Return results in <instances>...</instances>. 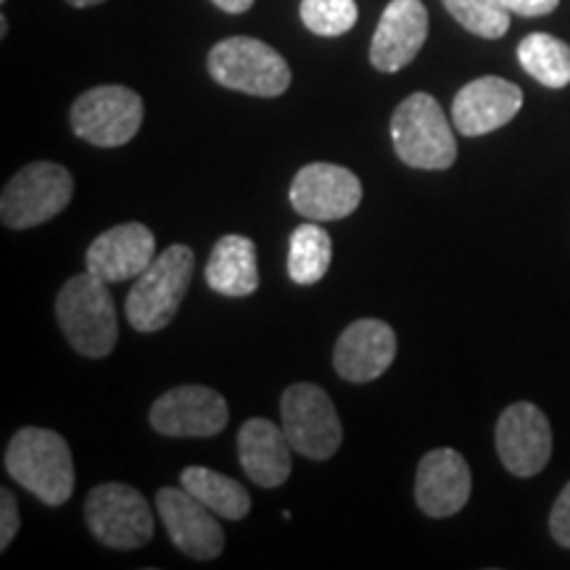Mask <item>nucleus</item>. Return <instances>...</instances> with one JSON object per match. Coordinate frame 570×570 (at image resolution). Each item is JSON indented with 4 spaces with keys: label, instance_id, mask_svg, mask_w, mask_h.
Returning a JSON list of instances; mask_svg holds the SVG:
<instances>
[{
    "label": "nucleus",
    "instance_id": "obj_12",
    "mask_svg": "<svg viewBox=\"0 0 570 570\" xmlns=\"http://www.w3.org/2000/svg\"><path fill=\"white\" fill-rule=\"evenodd\" d=\"M156 510L177 550L194 560H217L225 550V533L219 515L188 489L164 487L156 494Z\"/></svg>",
    "mask_w": 570,
    "mask_h": 570
},
{
    "label": "nucleus",
    "instance_id": "obj_25",
    "mask_svg": "<svg viewBox=\"0 0 570 570\" xmlns=\"http://www.w3.org/2000/svg\"><path fill=\"white\" fill-rule=\"evenodd\" d=\"M302 21L309 32L320 38H338L356 24L354 0H302Z\"/></svg>",
    "mask_w": 570,
    "mask_h": 570
},
{
    "label": "nucleus",
    "instance_id": "obj_19",
    "mask_svg": "<svg viewBox=\"0 0 570 570\" xmlns=\"http://www.w3.org/2000/svg\"><path fill=\"white\" fill-rule=\"evenodd\" d=\"M291 441L267 417H252L238 431L240 468L256 487L275 489L291 475Z\"/></svg>",
    "mask_w": 570,
    "mask_h": 570
},
{
    "label": "nucleus",
    "instance_id": "obj_28",
    "mask_svg": "<svg viewBox=\"0 0 570 570\" xmlns=\"http://www.w3.org/2000/svg\"><path fill=\"white\" fill-rule=\"evenodd\" d=\"M502 6L518 17H547L560 6V0H502Z\"/></svg>",
    "mask_w": 570,
    "mask_h": 570
},
{
    "label": "nucleus",
    "instance_id": "obj_9",
    "mask_svg": "<svg viewBox=\"0 0 570 570\" xmlns=\"http://www.w3.org/2000/svg\"><path fill=\"white\" fill-rule=\"evenodd\" d=\"M142 125V98L125 85H98L71 106V130L98 148L130 142Z\"/></svg>",
    "mask_w": 570,
    "mask_h": 570
},
{
    "label": "nucleus",
    "instance_id": "obj_29",
    "mask_svg": "<svg viewBox=\"0 0 570 570\" xmlns=\"http://www.w3.org/2000/svg\"><path fill=\"white\" fill-rule=\"evenodd\" d=\"M212 3L225 13H246L254 6V0H212Z\"/></svg>",
    "mask_w": 570,
    "mask_h": 570
},
{
    "label": "nucleus",
    "instance_id": "obj_8",
    "mask_svg": "<svg viewBox=\"0 0 570 570\" xmlns=\"http://www.w3.org/2000/svg\"><path fill=\"white\" fill-rule=\"evenodd\" d=\"M283 431L294 452L309 460H331L344 441L338 412L327 391L315 383H294L281 396Z\"/></svg>",
    "mask_w": 570,
    "mask_h": 570
},
{
    "label": "nucleus",
    "instance_id": "obj_27",
    "mask_svg": "<svg viewBox=\"0 0 570 570\" xmlns=\"http://www.w3.org/2000/svg\"><path fill=\"white\" fill-rule=\"evenodd\" d=\"M19 533V504L9 489L0 491V550H9L11 539Z\"/></svg>",
    "mask_w": 570,
    "mask_h": 570
},
{
    "label": "nucleus",
    "instance_id": "obj_10",
    "mask_svg": "<svg viewBox=\"0 0 570 570\" xmlns=\"http://www.w3.org/2000/svg\"><path fill=\"white\" fill-rule=\"evenodd\" d=\"M362 183L352 169L338 164H306L291 183V206L312 223H336L356 212Z\"/></svg>",
    "mask_w": 570,
    "mask_h": 570
},
{
    "label": "nucleus",
    "instance_id": "obj_7",
    "mask_svg": "<svg viewBox=\"0 0 570 570\" xmlns=\"http://www.w3.org/2000/svg\"><path fill=\"white\" fill-rule=\"evenodd\" d=\"M85 523L111 550H138L154 537L151 504L127 483H101L85 499Z\"/></svg>",
    "mask_w": 570,
    "mask_h": 570
},
{
    "label": "nucleus",
    "instance_id": "obj_24",
    "mask_svg": "<svg viewBox=\"0 0 570 570\" xmlns=\"http://www.w3.org/2000/svg\"><path fill=\"white\" fill-rule=\"evenodd\" d=\"M441 3L468 32L479 38L497 40L510 30V11L504 9L502 0H441Z\"/></svg>",
    "mask_w": 570,
    "mask_h": 570
},
{
    "label": "nucleus",
    "instance_id": "obj_20",
    "mask_svg": "<svg viewBox=\"0 0 570 570\" xmlns=\"http://www.w3.org/2000/svg\"><path fill=\"white\" fill-rule=\"evenodd\" d=\"M206 283L214 294L244 298L259 288L256 246L246 235H223L206 262Z\"/></svg>",
    "mask_w": 570,
    "mask_h": 570
},
{
    "label": "nucleus",
    "instance_id": "obj_14",
    "mask_svg": "<svg viewBox=\"0 0 570 570\" xmlns=\"http://www.w3.org/2000/svg\"><path fill=\"white\" fill-rule=\"evenodd\" d=\"M523 106V90L502 77H479L452 101V119L465 138H481L510 125Z\"/></svg>",
    "mask_w": 570,
    "mask_h": 570
},
{
    "label": "nucleus",
    "instance_id": "obj_26",
    "mask_svg": "<svg viewBox=\"0 0 570 570\" xmlns=\"http://www.w3.org/2000/svg\"><path fill=\"white\" fill-rule=\"evenodd\" d=\"M550 531L552 539L558 541L560 547L570 550V481L568 487L560 491V497L554 499V508L550 512Z\"/></svg>",
    "mask_w": 570,
    "mask_h": 570
},
{
    "label": "nucleus",
    "instance_id": "obj_23",
    "mask_svg": "<svg viewBox=\"0 0 570 570\" xmlns=\"http://www.w3.org/2000/svg\"><path fill=\"white\" fill-rule=\"evenodd\" d=\"M333 262V240L317 223H304L291 233L288 275L296 285H315L323 281Z\"/></svg>",
    "mask_w": 570,
    "mask_h": 570
},
{
    "label": "nucleus",
    "instance_id": "obj_30",
    "mask_svg": "<svg viewBox=\"0 0 570 570\" xmlns=\"http://www.w3.org/2000/svg\"><path fill=\"white\" fill-rule=\"evenodd\" d=\"M67 3L75 6V9H90V6L104 3V0H67Z\"/></svg>",
    "mask_w": 570,
    "mask_h": 570
},
{
    "label": "nucleus",
    "instance_id": "obj_3",
    "mask_svg": "<svg viewBox=\"0 0 570 570\" xmlns=\"http://www.w3.org/2000/svg\"><path fill=\"white\" fill-rule=\"evenodd\" d=\"M194 248L175 244L156 256L127 294L125 315L140 333H156L173 323L180 309L188 285L194 281Z\"/></svg>",
    "mask_w": 570,
    "mask_h": 570
},
{
    "label": "nucleus",
    "instance_id": "obj_4",
    "mask_svg": "<svg viewBox=\"0 0 570 570\" xmlns=\"http://www.w3.org/2000/svg\"><path fill=\"white\" fill-rule=\"evenodd\" d=\"M396 156L412 169L441 173L458 159V140L439 101L428 92H412L391 117Z\"/></svg>",
    "mask_w": 570,
    "mask_h": 570
},
{
    "label": "nucleus",
    "instance_id": "obj_6",
    "mask_svg": "<svg viewBox=\"0 0 570 570\" xmlns=\"http://www.w3.org/2000/svg\"><path fill=\"white\" fill-rule=\"evenodd\" d=\"M75 196V177L53 161L27 164L11 177L0 196V219L11 230L38 227L67 209Z\"/></svg>",
    "mask_w": 570,
    "mask_h": 570
},
{
    "label": "nucleus",
    "instance_id": "obj_5",
    "mask_svg": "<svg viewBox=\"0 0 570 570\" xmlns=\"http://www.w3.org/2000/svg\"><path fill=\"white\" fill-rule=\"evenodd\" d=\"M214 82L246 96L277 98L288 90L291 69L281 53L256 38H227L209 51L206 59Z\"/></svg>",
    "mask_w": 570,
    "mask_h": 570
},
{
    "label": "nucleus",
    "instance_id": "obj_31",
    "mask_svg": "<svg viewBox=\"0 0 570 570\" xmlns=\"http://www.w3.org/2000/svg\"><path fill=\"white\" fill-rule=\"evenodd\" d=\"M6 32H9V19H0V38H6Z\"/></svg>",
    "mask_w": 570,
    "mask_h": 570
},
{
    "label": "nucleus",
    "instance_id": "obj_32",
    "mask_svg": "<svg viewBox=\"0 0 570 570\" xmlns=\"http://www.w3.org/2000/svg\"><path fill=\"white\" fill-rule=\"evenodd\" d=\"M3 3H6V0H3Z\"/></svg>",
    "mask_w": 570,
    "mask_h": 570
},
{
    "label": "nucleus",
    "instance_id": "obj_21",
    "mask_svg": "<svg viewBox=\"0 0 570 570\" xmlns=\"http://www.w3.org/2000/svg\"><path fill=\"white\" fill-rule=\"evenodd\" d=\"M180 487L188 489L190 494L217 512L219 518L227 520H240L252 512V497L240 487L238 481H233L230 475L217 473V470L190 465L180 473Z\"/></svg>",
    "mask_w": 570,
    "mask_h": 570
},
{
    "label": "nucleus",
    "instance_id": "obj_22",
    "mask_svg": "<svg viewBox=\"0 0 570 570\" xmlns=\"http://www.w3.org/2000/svg\"><path fill=\"white\" fill-rule=\"evenodd\" d=\"M518 61L544 88L560 90L570 85V46L547 32H533L520 40Z\"/></svg>",
    "mask_w": 570,
    "mask_h": 570
},
{
    "label": "nucleus",
    "instance_id": "obj_2",
    "mask_svg": "<svg viewBox=\"0 0 570 570\" xmlns=\"http://www.w3.org/2000/svg\"><path fill=\"white\" fill-rule=\"evenodd\" d=\"M3 462L11 479L48 508H59L75 491V462L69 444L56 431L21 428L6 446Z\"/></svg>",
    "mask_w": 570,
    "mask_h": 570
},
{
    "label": "nucleus",
    "instance_id": "obj_18",
    "mask_svg": "<svg viewBox=\"0 0 570 570\" xmlns=\"http://www.w3.org/2000/svg\"><path fill=\"white\" fill-rule=\"evenodd\" d=\"M156 259V238L142 223H125L98 235L85 256L88 273L106 283L138 277Z\"/></svg>",
    "mask_w": 570,
    "mask_h": 570
},
{
    "label": "nucleus",
    "instance_id": "obj_16",
    "mask_svg": "<svg viewBox=\"0 0 570 570\" xmlns=\"http://www.w3.org/2000/svg\"><path fill=\"white\" fill-rule=\"evenodd\" d=\"M396 360V333L383 320H356L341 333L333 367L348 383H370Z\"/></svg>",
    "mask_w": 570,
    "mask_h": 570
},
{
    "label": "nucleus",
    "instance_id": "obj_1",
    "mask_svg": "<svg viewBox=\"0 0 570 570\" xmlns=\"http://www.w3.org/2000/svg\"><path fill=\"white\" fill-rule=\"evenodd\" d=\"M56 317L77 354L101 360L117 346V306H114L109 283L88 269L63 283L56 298Z\"/></svg>",
    "mask_w": 570,
    "mask_h": 570
},
{
    "label": "nucleus",
    "instance_id": "obj_17",
    "mask_svg": "<svg viewBox=\"0 0 570 570\" xmlns=\"http://www.w3.org/2000/svg\"><path fill=\"white\" fill-rule=\"evenodd\" d=\"M428 38V11L423 0H391L377 21L375 38L370 42V63L377 71L404 69L415 61Z\"/></svg>",
    "mask_w": 570,
    "mask_h": 570
},
{
    "label": "nucleus",
    "instance_id": "obj_15",
    "mask_svg": "<svg viewBox=\"0 0 570 570\" xmlns=\"http://www.w3.org/2000/svg\"><path fill=\"white\" fill-rule=\"evenodd\" d=\"M473 475L468 460L454 449H433L417 465L415 499L428 518H452L465 508Z\"/></svg>",
    "mask_w": 570,
    "mask_h": 570
},
{
    "label": "nucleus",
    "instance_id": "obj_11",
    "mask_svg": "<svg viewBox=\"0 0 570 570\" xmlns=\"http://www.w3.org/2000/svg\"><path fill=\"white\" fill-rule=\"evenodd\" d=\"M497 454L518 479H531L552 458V428L531 402H515L497 420Z\"/></svg>",
    "mask_w": 570,
    "mask_h": 570
},
{
    "label": "nucleus",
    "instance_id": "obj_13",
    "mask_svg": "<svg viewBox=\"0 0 570 570\" xmlns=\"http://www.w3.org/2000/svg\"><path fill=\"white\" fill-rule=\"evenodd\" d=\"M148 417L161 436L209 439L225 431L230 412L219 391L209 386H177L156 399Z\"/></svg>",
    "mask_w": 570,
    "mask_h": 570
}]
</instances>
